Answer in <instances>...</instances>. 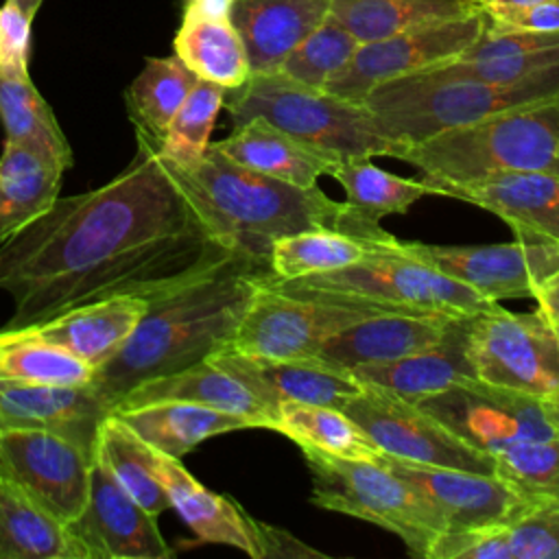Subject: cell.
Listing matches in <instances>:
<instances>
[{"mask_svg":"<svg viewBox=\"0 0 559 559\" xmlns=\"http://www.w3.org/2000/svg\"><path fill=\"white\" fill-rule=\"evenodd\" d=\"M159 144L135 133V155L107 183L52 205L0 245L4 328L41 325L114 295H155L231 253L199 221Z\"/></svg>","mask_w":559,"mask_h":559,"instance_id":"6da1fadb","label":"cell"},{"mask_svg":"<svg viewBox=\"0 0 559 559\" xmlns=\"http://www.w3.org/2000/svg\"><path fill=\"white\" fill-rule=\"evenodd\" d=\"M269 275L266 262L231 251L155 295L133 334L90 384L114 408L140 382L207 360L227 345Z\"/></svg>","mask_w":559,"mask_h":559,"instance_id":"7a4b0ae2","label":"cell"},{"mask_svg":"<svg viewBox=\"0 0 559 559\" xmlns=\"http://www.w3.org/2000/svg\"><path fill=\"white\" fill-rule=\"evenodd\" d=\"M166 168L199 221L225 249L266 264L275 240L308 229H334L376 242L397 240L378 221L347 201L330 199L319 186L299 188L245 168L212 142L197 166Z\"/></svg>","mask_w":559,"mask_h":559,"instance_id":"3957f363","label":"cell"},{"mask_svg":"<svg viewBox=\"0 0 559 559\" xmlns=\"http://www.w3.org/2000/svg\"><path fill=\"white\" fill-rule=\"evenodd\" d=\"M395 159L415 166L426 183H463L531 170L559 173V96L404 144Z\"/></svg>","mask_w":559,"mask_h":559,"instance_id":"277c9868","label":"cell"},{"mask_svg":"<svg viewBox=\"0 0 559 559\" xmlns=\"http://www.w3.org/2000/svg\"><path fill=\"white\" fill-rule=\"evenodd\" d=\"M559 96V66L515 83H491L426 68L376 85L362 105L400 146L491 114Z\"/></svg>","mask_w":559,"mask_h":559,"instance_id":"5b68a950","label":"cell"},{"mask_svg":"<svg viewBox=\"0 0 559 559\" xmlns=\"http://www.w3.org/2000/svg\"><path fill=\"white\" fill-rule=\"evenodd\" d=\"M269 284L280 293L334 304L369 314H448L461 317L498 306L467 284L400 251L373 253L345 269Z\"/></svg>","mask_w":559,"mask_h":559,"instance_id":"8992f818","label":"cell"},{"mask_svg":"<svg viewBox=\"0 0 559 559\" xmlns=\"http://www.w3.org/2000/svg\"><path fill=\"white\" fill-rule=\"evenodd\" d=\"M234 127L264 118L286 133L343 157H397L400 144L389 140L362 103L343 100L323 90H312L280 72L249 74V79L225 92Z\"/></svg>","mask_w":559,"mask_h":559,"instance_id":"52a82bcc","label":"cell"},{"mask_svg":"<svg viewBox=\"0 0 559 559\" xmlns=\"http://www.w3.org/2000/svg\"><path fill=\"white\" fill-rule=\"evenodd\" d=\"M310 469V502L325 511L371 522L397 535L411 555L428 559L445 533L441 515L411 485L378 461L345 459L301 448Z\"/></svg>","mask_w":559,"mask_h":559,"instance_id":"ba28073f","label":"cell"},{"mask_svg":"<svg viewBox=\"0 0 559 559\" xmlns=\"http://www.w3.org/2000/svg\"><path fill=\"white\" fill-rule=\"evenodd\" d=\"M467 358L476 380L546 397L559 389V343L546 314L500 306L469 314Z\"/></svg>","mask_w":559,"mask_h":559,"instance_id":"9c48e42d","label":"cell"},{"mask_svg":"<svg viewBox=\"0 0 559 559\" xmlns=\"http://www.w3.org/2000/svg\"><path fill=\"white\" fill-rule=\"evenodd\" d=\"M415 404L491 459L524 441L557 439L542 397L474 378L419 397Z\"/></svg>","mask_w":559,"mask_h":559,"instance_id":"30bf717a","label":"cell"},{"mask_svg":"<svg viewBox=\"0 0 559 559\" xmlns=\"http://www.w3.org/2000/svg\"><path fill=\"white\" fill-rule=\"evenodd\" d=\"M343 411L384 454L426 465L496 474V463L489 454L467 445L430 413L389 389L362 382L360 393Z\"/></svg>","mask_w":559,"mask_h":559,"instance_id":"8fae6325","label":"cell"},{"mask_svg":"<svg viewBox=\"0 0 559 559\" xmlns=\"http://www.w3.org/2000/svg\"><path fill=\"white\" fill-rule=\"evenodd\" d=\"M485 31L483 9L441 22L421 24L382 39L365 41L356 48L343 70H338L323 92L343 100L362 103L380 83L456 59Z\"/></svg>","mask_w":559,"mask_h":559,"instance_id":"7c38bea8","label":"cell"},{"mask_svg":"<svg viewBox=\"0 0 559 559\" xmlns=\"http://www.w3.org/2000/svg\"><path fill=\"white\" fill-rule=\"evenodd\" d=\"M404 251L496 304L502 299H533L537 286L559 269V242L531 236L463 247L404 240Z\"/></svg>","mask_w":559,"mask_h":559,"instance_id":"4fadbf2b","label":"cell"},{"mask_svg":"<svg viewBox=\"0 0 559 559\" xmlns=\"http://www.w3.org/2000/svg\"><path fill=\"white\" fill-rule=\"evenodd\" d=\"M269 277L223 349L266 358L317 356L330 336L369 317L362 310L280 293L269 284Z\"/></svg>","mask_w":559,"mask_h":559,"instance_id":"5bb4252c","label":"cell"},{"mask_svg":"<svg viewBox=\"0 0 559 559\" xmlns=\"http://www.w3.org/2000/svg\"><path fill=\"white\" fill-rule=\"evenodd\" d=\"M92 463L94 456L61 435L0 428V472L66 524L87 504Z\"/></svg>","mask_w":559,"mask_h":559,"instance_id":"9a60e30c","label":"cell"},{"mask_svg":"<svg viewBox=\"0 0 559 559\" xmlns=\"http://www.w3.org/2000/svg\"><path fill=\"white\" fill-rule=\"evenodd\" d=\"M378 463L426 498L441 515L445 531L504 526L542 502L498 474L426 465L384 452Z\"/></svg>","mask_w":559,"mask_h":559,"instance_id":"2e32d148","label":"cell"},{"mask_svg":"<svg viewBox=\"0 0 559 559\" xmlns=\"http://www.w3.org/2000/svg\"><path fill=\"white\" fill-rule=\"evenodd\" d=\"M85 559H170L175 550L157 528V515L135 502L94 459L83 513L68 524Z\"/></svg>","mask_w":559,"mask_h":559,"instance_id":"e0dca14e","label":"cell"},{"mask_svg":"<svg viewBox=\"0 0 559 559\" xmlns=\"http://www.w3.org/2000/svg\"><path fill=\"white\" fill-rule=\"evenodd\" d=\"M207 360L238 378L273 413L282 402L343 408L362 389V382L352 369L321 356L266 358L218 349Z\"/></svg>","mask_w":559,"mask_h":559,"instance_id":"ac0fdd59","label":"cell"},{"mask_svg":"<svg viewBox=\"0 0 559 559\" xmlns=\"http://www.w3.org/2000/svg\"><path fill=\"white\" fill-rule=\"evenodd\" d=\"M111 406L90 384H0V428L61 435L96 456Z\"/></svg>","mask_w":559,"mask_h":559,"instance_id":"d6986e66","label":"cell"},{"mask_svg":"<svg viewBox=\"0 0 559 559\" xmlns=\"http://www.w3.org/2000/svg\"><path fill=\"white\" fill-rule=\"evenodd\" d=\"M432 194L459 199L500 216L513 236L559 242V173H504L463 183H428Z\"/></svg>","mask_w":559,"mask_h":559,"instance_id":"ffe728a7","label":"cell"},{"mask_svg":"<svg viewBox=\"0 0 559 559\" xmlns=\"http://www.w3.org/2000/svg\"><path fill=\"white\" fill-rule=\"evenodd\" d=\"M153 469L168 493L170 509L201 542L234 546L253 559H264L260 522L236 500L210 491L181 465V459L164 452L153 450Z\"/></svg>","mask_w":559,"mask_h":559,"instance_id":"44dd1931","label":"cell"},{"mask_svg":"<svg viewBox=\"0 0 559 559\" xmlns=\"http://www.w3.org/2000/svg\"><path fill=\"white\" fill-rule=\"evenodd\" d=\"M332 0H236L231 24L238 31L251 74L277 72L330 13Z\"/></svg>","mask_w":559,"mask_h":559,"instance_id":"7402d4cb","label":"cell"},{"mask_svg":"<svg viewBox=\"0 0 559 559\" xmlns=\"http://www.w3.org/2000/svg\"><path fill=\"white\" fill-rule=\"evenodd\" d=\"M146 306L148 299L138 295H114L72 308L33 328L41 338L98 371L133 334Z\"/></svg>","mask_w":559,"mask_h":559,"instance_id":"603a6c76","label":"cell"},{"mask_svg":"<svg viewBox=\"0 0 559 559\" xmlns=\"http://www.w3.org/2000/svg\"><path fill=\"white\" fill-rule=\"evenodd\" d=\"M467 328L469 314L452 317L435 345L397 360L358 365L352 371L360 382L378 384L411 402L439 393L456 382L476 380L467 358Z\"/></svg>","mask_w":559,"mask_h":559,"instance_id":"cb8c5ba5","label":"cell"},{"mask_svg":"<svg viewBox=\"0 0 559 559\" xmlns=\"http://www.w3.org/2000/svg\"><path fill=\"white\" fill-rule=\"evenodd\" d=\"M450 319L448 314H369L330 336L317 356L345 369L397 360L435 345Z\"/></svg>","mask_w":559,"mask_h":559,"instance_id":"d4e9b609","label":"cell"},{"mask_svg":"<svg viewBox=\"0 0 559 559\" xmlns=\"http://www.w3.org/2000/svg\"><path fill=\"white\" fill-rule=\"evenodd\" d=\"M212 146L245 168L299 188L317 186V179L338 162L336 155L286 133L264 118H251L234 127L225 140L212 142Z\"/></svg>","mask_w":559,"mask_h":559,"instance_id":"484cf974","label":"cell"},{"mask_svg":"<svg viewBox=\"0 0 559 559\" xmlns=\"http://www.w3.org/2000/svg\"><path fill=\"white\" fill-rule=\"evenodd\" d=\"M164 400L190 402L240 415L249 419L253 428H271L275 419V413L262 404L238 378L210 360H201L192 367L144 380L127 391L116 406H135Z\"/></svg>","mask_w":559,"mask_h":559,"instance_id":"4316f807","label":"cell"},{"mask_svg":"<svg viewBox=\"0 0 559 559\" xmlns=\"http://www.w3.org/2000/svg\"><path fill=\"white\" fill-rule=\"evenodd\" d=\"M124 426H129L144 443L168 456L181 459L210 437L253 428L249 419L190 402H146L135 406L111 408Z\"/></svg>","mask_w":559,"mask_h":559,"instance_id":"83f0119b","label":"cell"},{"mask_svg":"<svg viewBox=\"0 0 559 559\" xmlns=\"http://www.w3.org/2000/svg\"><path fill=\"white\" fill-rule=\"evenodd\" d=\"M0 559H85L70 526L0 472Z\"/></svg>","mask_w":559,"mask_h":559,"instance_id":"f1b7e54d","label":"cell"},{"mask_svg":"<svg viewBox=\"0 0 559 559\" xmlns=\"http://www.w3.org/2000/svg\"><path fill=\"white\" fill-rule=\"evenodd\" d=\"M63 170L4 140L0 155V242L41 216L59 197Z\"/></svg>","mask_w":559,"mask_h":559,"instance_id":"f546056e","label":"cell"},{"mask_svg":"<svg viewBox=\"0 0 559 559\" xmlns=\"http://www.w3.org/2000/svg\"><path fill=\"white\" fill-rule=\"evenodd\" d=\"M404 240L376 242L334 229H308L284 236L269 251V269L277 280H297L356 264L373 253L400 251Z\"/></svg>","mask_w":559,"mask_h":559,"instance_id":"4dcf8cb0","label":"cell"},{"mask_svg":"<svg viewBox=\"0 0 559 559\" xmlns=\"http://www.w3.org/2000/svg\"><path fill=\"white\" fill-rule=\"evenodd\" d=\"M0 120L4 140L33 151L63 173L72 166V146L31 76L13 79L0 74Z\"/></svg>","mask_w":559,"mask_h":559,"instance_id":"1f68e13d","label":"cell"},{"mask_svg":"<svg viewBox=\"0 0 559 559\" xmlns=\"http://www.w3.org/2000/svg\"><path fill=\"white\" fill-rule=\"evenodd\" d=\"M271 430L286 435L299 448L334 456L378 461L382 454L369 435L343 408L334 406L282 402L275 406Z\"/></svg>","mask_w":559,"mask_h":559,"instance_id":"d6a6232c","label":"cell"},{"mask_svg":"<svg viewBox=\"0 0 559 559\" xmlns=\"http://www.w3.org/2000/svg\"><path fill=\"white\" fill-rule=\"evenodd\" d=\"M474 0H332L330 15L360 44L478 11Z\"/></svg>","mask_w":559,"mask_h":559,"instance_id":"836d02e7","label":"cell"},{"mask_svg":"<svg viewBox=\"0 0 559 559\" xmlns=\"http://www.w3.org/2000/svg\"><path fill=\"white\" fill-rule=\"evenodd\" d=\"M197 81L199 76L175 52L170 57H148L140 74L124 90V105L135 133L159 144Z\"/></svg>","mask_w":559,"mask_h":559,"instance_id":"e575fe53","label":"cell"},{"mask_svg":"<svg viewBox=\"0 0 559 559\" xmlns=\"http://www.w3.org/2000/svg\"><path fill=\"white\" fill-rule=\"evenodd\" d=\"M173 52L203 81L225 90L240 87L251 70L231 20H181Z\"/></svg>","mask_w":559,"mask_h":559,"instance_id":"d590c367","label":"cell"},{"mask_svg":"<svg viewBox=\"0 0 559 559\" xmlns=\"http://www.w3.org/2000/svg\"><path fill=\"white\" fill-rule=\"evenodd\" d=\"M94 369L41 338L35 328L0 330V384H85Z\"/></svg>","mask_w":559,"mask_h":559,"instance_id":"8d00e7d4","label":"cell"},{"mask_svg":"<svg viewBox=\"0 0 559 559\" xmlns=\"http://www.w3.org/2000/svg\"><path fill=\"white\" fill-rule=\"evenodd\" d=\"M94 459L148 513L159 515L170 509L168 493L153 469V448L111 413L100 426Z\"/></svg>","mask_w":559,"mask_h":559,"instance_id":"74e56055","label":"cell"},{"mask_svg":"<svg viewBox=\"0 0 559 559\" xmlns=\"http://www.w3.org/2000/svg\"><path fill=\"white\" fill-rule=\"evenodd\" d=\"M332 175L345 190V201L371 221H382L391 214H406L421 197H430V186L419 179L397 177L371 162V157H343Z\"/></svg>","mask_w":559,"mask_h":559,"instance_id":"f35d334b","label":"cell"},{"mask_svg":"<svg viewBox=\"0 0 559 559\" xmlns=\"http://www.w3.org/2000/svg\"><path fill=\"white\" fill-rule=\"evenodd\" d=\"M225 87L199 79L173 116L162 142L159 157L175 168L197 166L210 148L218 111L225 103Z\"/></svg>","mask_w":559,"mask_h":559,"instance_id":"ab89813d","label":"cell"},{"mask_svg":"<svg viewBox=\"0 0 559 559\" xmlns=\"http://www.w3.org/2000/svg\"><path fill=\"white\" fill-rule=\"evenodd\" d=\"M358 46L360 41L328 13V17L288 52L277 72L299 85L323 90L325 83L347 66Z\"/></svg>","mask_w":559,"mask_h":559,"instance_id":"60d3db41","label":"cell"},{"mask_svg":"<svg viewBox=\"0 0 559 559\" xmlns=\"http://www.w3.org/2000/svg\"><path fill=\"white\" fill-rule=\"evenodd\" d=\"M496 474L539 500L559 502V437L524 441L493 456Z\"/></svg>","mask_w":559,"mask_h":559,"instance_id":"b9f144b4","label":"cell"},{"mask_svg":"<svg viewBox=\"0 0 559 559\" xmlns=\"http://www.w3.org/2000/svg\"><path fill=\"white\" fill-rule=\"evenodd\" d=\"M511 559H559V502L542 500L507 524Z\"/></svg>","mask_w":559,"mask_h":559,"instance_id":"7bdbcfd3","label":"cell"},{"mask_svg":"<svg viewBox=\"0 0 559 559\" xmlns=\"http://www.w3.org/2000/svg\"><path fill=\"white\" fill-rule=\"evenodd\" d=\"M428 559H511L507 546V524L445 531L432 544Z\"/></svg>","mask_w":559,"mask_h":559,"instance_id":"ee69618b","label":"cell"},{"mask_svg":"<svg viewBox=\"0 0 559 559\" xmlns=\"http://www.w3.org/2000/svg\"><path fill=\"white\" fill-rule=\"evenodd\" d=\"M33 17L13 0L0 4V74L22 79L28 74Z\"/></svg>","mask_w":559,"mask_h":559,"instance_id":"f6af8a7d","label":"cell"},{"mask_svg":"<svg viewBox=\"0 0 559 559\" xmlns=\"http://www.w3.org/2000/svg\"><path fill=\"white\" fill-rule=\"evenodd\" d=\"M559 46V31H483V35L456 59H491L537 52Z\"/></svg>","mask_w":559,"mask_h":559,"instance_id":"bcb514c9","label":"cell"},{"mask_svg":"<svg viewBox=\"0 0 559 559\" xmlns=\"http://www.w3.org/2000/svg\"><path fill=\"white\" fill-rule=\"evenodd\" d=\"M485 13V11H483ZM487 31H559V0H544L533 7L485 13Z\"/></svg>","mask_w":559,"mask_h":559,"instance_id":"7dc6e473","label":"cell"},{"mask_svg":"<svg viewBox=\"0 0 559 559\" xmlns=\"http://www.w3.org/2000/svg\"><path fill=\"white\" fill-rule=\"evenodd\" d=\"M260 531L264 542V557H321L319 550L306 546L288 531L275 528L264 522H260Z\"/></svg>","mask_w":559,"mask_h":559,"instance_id":"c3c4849f","label":"cell"},{"mask_svg":"<svg viewBox=\"0 0 559 559\" xmlns=\"http://www.w3.org/2000/svg\"><path fill=\"white\" fill-rule=\"evenodd\" d=\"M236 0H183L181 20H229Z\"/></svg>","mask_w":559,"mask_h":559,"instance_id":"681fc988","label":"cell"},{"mask_svg":"<svg viewBox=\"0 0 559 559\" xmlns=\"http://www.w3.org/2000/svg\"><path fill=\"white\" fill-rule=\"evenodd\" d=\"M533 299L537 301V308L546 314V319L559 325V269L537 286Z\"/></svg>","mask_w":559,"mask_h":559,"instance_id":"f907efd6","label":"cell"},{"mask_svg":"<svg viewBox=\"0 0 559 559\" xmlns=\"http://www.w3.org/2000/svg\"><path fill=\"white\" fill-rule=\"evenodd\" d=\"M544 0H491L487 4H483L480 9L485 13H500V11H515V9H524V7H533L539 4Z\"/></svg>","mask_w":559,"mask_h":559,"instance_id":"816d5d0a","label":"cell"},{"mask_svg":"<svg viewBox=\"0 0 559 559\" xmlns=\"http://www.w3.org/2000/svg\"><path fill=\"white\" fill-rule=\"evenodd\" d=\"M542 400H544V408H546L548 421L552 424V428H555V432L559 437V389L555 393L542 397Z\"/></svg>","mask_w":559,"mask_h":559,"instance_id":"f5cc1de1","label":"cell"},{"mask_svg":"<svg viewBox=\"0 0 559 559\" xmlns=\"http://www.w3.org/2000/svg\"><path fill=\"white\" fill-rule=\"evenodd\" d=\"M13 2H17V4H20V7L31 15V17H35L44 0H13Z\"/></svg>","mask_w":559,"mask_h":559,"instance_id":"db71d44e","label":"cell"},{"mask_svg":"<svg viewBox=\"0 0 559 559\" xmlns=\"http://www.w3.org/2000/svg\"><path fill=\"white\" fill-rule=\"evenodd\" d=\"M552 325V330H555V336H557V343H559V325H555V323H550Z\"/></svg>","mask_w":559,"mask_h":559,"instance_id":"11a10c76","label":"cell"},{"mask_svg":"<svg viewBox=\"0 0 559 559\" xmlns=\"http://www.w3.org/2000/svg\"><path fill=\"white\" fill-rule=\"evenodd\" d=\"M478 7H483V4H487V2H491V0H474Z\"/></svg>","mask_w":559,"mask_h":559,"instance_id":"9f6ffc18","label":"cell"}]
</instances>
